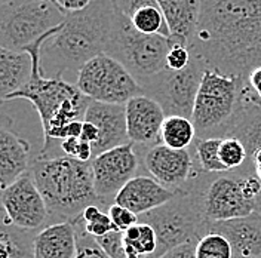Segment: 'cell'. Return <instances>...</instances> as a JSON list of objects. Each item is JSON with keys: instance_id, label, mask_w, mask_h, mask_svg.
<instances>
[{"instance_id": "6da1fadb", "label": "cell", "mask_w": 261, "mask_h": 258, "mask_svg": "<svg viewBox=\"0 0 261 258\" xmlns=\"http://www.w3.org/2000/svg\"><path fill=\"white\" fill-rule=\"evenodd\" d=\"M189 49L205 70L246 81L261 67V0H202Z\"/></svg>"}, {"instance_id": "7a4b0ae2", "label": "cell", "mask_w": 261, "mask_h": 258, "mask_svg": "<svg viewBox=\"0 0 261 258\" xmlns=\"http://www.w3.org/2000/svg\"><path fill=\"white\" fill-rule=\"evenodd\" d=\"M114 0H92L88 8L67 14L61 30L42 49L40 65L46 78L64 79V73H77L101 54H106L116 22Z\"/></svg>"}, {"instance_id": "3957f363", "label": "cell", "mask_w": 261, "mask_h": 258, "mask_svg": "<svg viewBox=\"0 0 261 258\" xmlns=\"http://www.w3.org/2000/svg\"><path fill=\"white\" fill-rule=\"evenodd\" d=\"M55 34L54 30L37 39L22 50L29 52L33 60V74L30 82L18 92L8 97L11 99H27L39 113L43 128V147L64 140L65 129L76 120H83L91 99L83 95L81 89L60 78H46L42 71V49Z\"/></svg>"}, {"instance_id": "277c9868", "label": "cell", "mask_w": 261, "mask_h": 258, "mask_svg": "<svg viewBox=\"0 0 261 258\" xmlns=\"http://www.w3.org/2000/svg\"><path fill=\"white\" fill-rule=\"evenodd\" d=\"M30 174L48 207V226L73 223L89 205L98 203L92 161L67 156L33 159ZM99 205V203H98Z\"/></svg>"}, {"instance_id": "5b68a950", "label": "cell", "mask_w": 261, "mask_h": 258, "mask_svg": "<svg viewBox=\"0 0 261 258\" xmlns=\"http://www.w3.org/2000/svg\"><path fill=\"white\" fill-rule=\"evenodd\" d=\"M189 183L200 196L202 208L210 223L228 221L255 212L261 179L252 165L220 174L197 171Z\"/></svg>"}, {"instance_id": "8992f818", "label": "cell", "mask_w": 261, "mask_h": 258, "mask_svg": "<svg viewBox=\"0 0 261 258\" xmlns=\"http://www.w3.org/2000/svg\"><path fill=\"white\" fill-rule=\"evenodd\" d=\"M140 221L154 228L158 235V258L182 243H197L210 233L211 223L206 220L200 196L189 183L162 207L140 215Z\"/></svg>"}, {"instance_id": "52a82bcc", "label": "cell", "mask_w": 261, "mask_h": 258, "mask_svg": "<svg viewBox=\"0 0 261 258\" xmlns=\"http://www.w3.org/2000/svg\"><path fill=\"white\" fill-rule=\"evenodd\" d=\"M169 49V39L159 34L138 32L129 18L117 8L116 22L106 54L125 65L138 83L146 82L166 68Z\"/></svg>"}, {"instance_id": "ba28073f", "label": "cell", "mask_w": 261, "mask_h": 258, "mask_svg": "<svg viewBox=\"0 0 261 258\" xmlns=\"http://www.w3.org/2000/svg\"><path fill=\"white\" fill-rule=\"evenodd\" d=\"M244 82L205 70L196 95L192 122L196 138H224L241 109Z\"/></svg>"}, {"instance_id": "9c48e42d", "label": "cell", "mask_w": 261, "mask_h": 258, "mask_svg": "<svg viewBox=\"0 0 261 258\" xmlns=\"http://www.w3.org/2000/svg\"><path fill=\"white\" fill-rule=\"evenodd\" d=\"M55 0H2V48L22 50L65 21Z\"/></svg>"}, {"instance_id": "30bf717a", "label": "cell", "mask_w": 261, "mask_h": 258, "mask_svg": "<svg viewBox=\"0 0 261 258\" xmlns=\"http://www.w3.org/2000/svg\"><path fill=\"white\" fill-rule=\"evenodd\" d=\"M91 101L125 106L129 99L143 95L135 78L113 57L101 54L81 68L74 83Z\"/></svg>"}, {"instance_id": "8fae6325", "label": "cell", "mask_w": 261, "mask_h": 258, "mask_svg": "<svg viewBox=\"0 0 261 258\" xmlns=\"http://www.w3.org/2000/svg\"><path fill=\"white\" fill-rule=\"evenodd\" d=\"M203 73L205 67L193 58L186 68H165L153 78L140 83V86L143 89V95L159 102L166 116H182L192 119Z\"/></svg>"}, {"instance_id": "7c38bea8", "label": "cell", "mask_w": 261, "mask_h": 258, "mask_svg": "<svg viewBox=\"0 0 261 258\" xmlns=\"http://www.w3.org/2000/svg\"><path fill=\"white\" fill-rule=\"evenodd\" d=\"M140 165L143 163L138 148L132 143L112 148L92 159L95 194L104 210H109L119 192L137 177Z\"/></svg>"}, {"instance_id": "4fadbf2b", "label": "cell", "mask_w": 261, "mask_h": 258, "mask_svg": "<svg viewBox=\"0 0 261 258\" xmlns=\"http://www.w3.org/2000/svg\"><path fill=\"white\" fill-rule=\"evenodd\" d=\"M3 220L12 226L40 231L48 227V207L30 171L2 192Z\"/></svg>"}, {"instance_id": "5bb4252c", "label": "cell", "mask_w": 261, "mask_h": 258, "mask_svg": "<svg viewBox=\"0 0 261 258\" xmlns=\"http://www.w3.org/2000/svg\"><path fill=\"white\" fill-rule=\"evenodd\" d=\"M141 163L150 177L175 193L184 189L199 171L196 166L193 150H178L165 144L144 148Z\"/></svg>"}, {"instance_id": "9a60e30c", "label": "cell", "mask_w": 261, "mask_h": 258, "mask_svg": "<svg viewBox=\"0 0 261 258\" xmlns=\"http://www.w3.org/2000/svg\"><path fill=\"white\" fill-rule=\"evenodd\" d=\"M129 141L138 148H148L161 143V131L166 119L163 109L147 95L129 99L125 104Z\"/></svg>"}, {"instance_id": "2e32d148", "label": "cell", "mask_w": 261, "mask_h": 258, "mask_svg": "<svg viewBox=\"0 0 261 258\" xmlns=\"http://www.w3.org/2000/svg\"><path fill=\"white\" fill-rule=\"evenodd\" d=\"M83 120L94 123L99 131L97 143L92 145L94 158L112 148L130 143L126 128L125 106L91 101Z\"/></svg>"}, {"instance_id": "e0dca14e", "label": "cell", "mask_w": 261, "mask_h": 258, "mask_svg": "<svg viewBox=\"0 0 261 258\" xmlns=\"http://www.w3.org/2000/svg\"><path fill=\"white\" fill-rule=\"evenodd\" d=\"M30 144L12 129L6 114L2 119L0 129V184L6 189L18 178L25 175L32 166Z\"/></svg>"}, {"instance_id": "ac0fdd59", "label": "cell", "mask_w": 261, "mask_h": 258, "mask_svg": "<svg viewBox=\"0 0 261 258\" xmlns=\"http://www.w3.org/2000/svg\"><path fill=\"white\" fill-rule=\"evenodd\" d=\"M210 231L220 233L227 239L233 258H261V217L257 212L228 221L211 223Z\"/></svg>"}, {"instance_id": "d6986e66", "label": "cell", "mask_w": 261, "mask_h": 258, "mask_svg": "<svg viewBox=\"0 0 261 258\" xmlns=\"http://www.w3.org/2000/svg\"><path fill=\"white\" fill-rule=\"evenodd\" d=\"M175 196V192L166 189L154 178L137 175L119 192L114 203L130 210L138 217L162 207Z\"/></svg>"}, {"instance_id": "ffe728a7", "label": "cell", "mask_w": 261, "mask_h": 258, "mask_svg": "<svg viewBox=\"0 0 261 258\" xmlns=\"http://www.w3.org/2000/svg\"><path fill=\"white\" fill-rule=\"evenodd\" d=\"M158 3L171 32L169 39L189 45L199 24L202 0H158Z\"/></svg>"}, {"instance_id": "44dd1931", "label": "cell", "mask_w": 261, "mask_h": 258, "mask_svg": "<svg viewBox=\"0 0 261 258\" xmlns=\"http://www.w3.org/2000/svg\"><path fill=\"white\" fill-rule=\"evenodd\" d=\"M76 252L77 238L73 223L50 224L34 239V258H74Z\"/></svg>"}, {"instance_id": "7402d4cb", "label": "cell", "mask_w": 261, "mask_h": 258, "mask_svg": "<svg viewBox=\"0 0 261 258\" xmlns=\"http://www.w3.org/2000/svg\"><path fill=\"white\" fill-rule=\"evenodd\" d=\"M32 74L33 60L29 52L0 48V98L3 101L24 88Z\"/></svg>"}, {"instance_id": "603a6c76", "label": "cell", "mask_w": 261, "mask_h": 258, "mask_svg": "<svg viewBox=\"0 0 261 258\" xmlns=\"http://www.w3.org/2000/svg\"><path fill=\"white\" fill-rule=\"evenodd\" d=\"M39 231H29L3 220L2 258H34V239Z\"/></svg>"}, {"instance_id": "cb8c5ba5", "label": "cell", "mask_w": 261, "mask_h": 258, "mask_svg": "<svg viewBox=\"0 0 261 258\" xmlns=\"http://www.w3.org/2000/svg\"><path fill=\"white\" fill-rule=\"evenodd\" d=\"M123 246L128 258H153L158 251V235L150 224L140 221L123 231Z\"/></svg>"}, {"instance_id": "d4e9b609", "label": "cell", "mask_w": 261, "mask_h": 258, "mask_svg": "<svg viewBox=\"0 0 261 258\" xmlns=\"http://www.w3.org/2000/svg\"><path fill=\"white\" fill-rule=\"evenodd\" d=\"M196 128L189 117L166 116L161 131V143L171 148L184 150L195 144Z\"/></svg>"}, {"instance_id": "484cf974", "label": "cell", "mask_w": 261, "mask_h": 258, "mask_svg": "<svg viewBox=\"0 0 261 258\" xmlns=\"http://www.w3.org/2000/svg\"><path fill=\"white\" fill-rule=\"evenodd\" d=\"M221 138H196L193 147L196 166L202 172L220 174L228 172L220 159Z\"/></svg>"}, {"instance_id": "4316f807", "label": "cell", "mask_w": 261, "mask_h": 258, "mask_svg": "<svg viewBox=\"0 0 261 258\" xmlns=\"http://www.w3.org/2000/svg\"><path fill=\"white\" fill-rule=\"evenodd\" d=\"M220 159H221L227 171H238V169L244 168L245 165H252L249 162L248 150H246L244 143L238 138H233V137L221 138Z\"/></svg>"}, {"instance_id": "83f0119b", "label": "cell", "mask_w": 261, "mask_h": 258, "mask_svg": "<svg viewBox=\"0 0 261 258\" xmlns=\"http://www.w3.org/2000/svg\"><path fill=\"white\" fill-rule=\"evenodd\" d=\"M196 255L197 258H233V251L223 235L210 231L196 243Z\"/></svg>"}, {"instance_id": "f1b7e54d", "label": "cell", "mask_w": 261, "mask_h": 258, "mask_svg": "<svg viewBox=\"0 0 261 258\" xmlns=\"http://www.w3.org/2000/svg\"><path fill=\"white\" fill-rule=\"evenodd\" d=\"M76 227V238H77V252L74 258H110L109 254L98 245L95 238H92L83 226V221L79 217L73 221Z\"/></svg>"}, {"instance_id": "f546056e", "label": "cell", "mask_w": 261, "mask_h": 258, "mask_svg": "<svg viewBox=\"0 0 261 258\" xmlns=\"http://www.w3.org/2000/svg\"><path fill=\"white\" fill-rule=\"evenodd\" d=\"M61 156H67L81 162H91L94 159L92 144L83 141L82 138H65L60 143Z\"/></svg>"}, {"instance_id": "4dcf8cb0", "label": "cell", "mask_w": 261, "mask_h": 258, "mask_svg": "<svg viewBox=\"0 0 261 258\" xmlns=\"http://www.w3.org/2000/svg\"><path fill=\"white\" fill-rule=\"evenodd\" d=\"M171 40V49L166 57V68L169 70H182L192 63L193 55L189 49V45L175 39Z\"/></svg>"}, {"instance_id": "1f68e13d", "label": "cell", "mask_w": 261, "mask_h": 258, "mask_svg": "<svg viewBox=\"0 0 261 258\" xmlns=\"http://www.w3.org/2000/svg\"><path fill=\"white\" fill-rule=\"evenodd\" d=\"M107 214L119 231H126L128 228L140 223V217L137 214H134L130 210L122 207V205H117V203H113L107 210Z\"/></svg>"}, {"instance_id": "d6a6232c", "label": "cell", "mask_w": 261, "mask_h": 258, "mask_svg": "<svg viewBox=\"0 0 261 258\" xmlns=\"http://www.w3.org/2000/svg\"><path fill=\"white\" fill-rule=\"evenodd\" d=\"M82 221H83V220H82ZM83 226H85V230H86L92 238H95V239L102 238V236H107L109 233L117 230V228L114 227L112 218L109 217L107 211H101L97 217H94L91 221H86V223L83 221Z\"/></svg>"}, {"instance_id": "836d02e7", "label": "cell", "mask_w": 261, "mask_h": 258, "mask_svg": "<svg viewBox=\"0 0 261 258\" xmlns=\"http://www.w3.org/2000/svg\"><path fill=\"white\" fill-rule=\"evenodd\" d=\"M158 258H197V255H196V243L189 242L178 245V246L169 249L168 252H165L163 255Z\"/></svg>"}, {"instance_id": "e575fe53", "label": "cell", "mask_w": 261, "mask_h": 258, "mask_svg": "<svg viewBox=\"0 0 261 258\" xmlns=\"http://www.w3.org/2000/svg\"><path fill=\"white\" fill-rule=\"evenodd\" d=\"M245 83L252 89V92H254L261 101V67L254 68V70L249 73V76L246 78Z\"/></svg>"}, {"instance_id": "d590c367", "label": "cell", "mask_w": 261, "mask_h": 258, "mask_svg": "<svg viewBox=\"0 0 261 258\" xmlns=\"http://www.w3.org/2000/svg\"><path fill=\"white\" fill-rule=\"evenodd\" d=\"M98 135H99V131L98 128L94 125V123H91V122H86V120H83V128H82V135L81 138L83 141H86V143H89V144H95L98 140Z\"/></svg>"}, {"instance_id": "8d00e7d4", "label": "cell", "mask_w": 261, "mask_h": 258, "mask_svg": "<svg viewBox=\"0 0 261 258\" xmlns=\"http://www.w3.org/2000/svg\"><path fill=\"white\" fill-rule=\"evenodd\" d=\"M252 165H254V171H255V174H257L258 178L261 179V147L258 148V151L255 153L254 159H252Z\"/></svg>"}, {"instance_id": "74e56055", "label": "cell", "mask_w": 261, "mask_h": 258, "mask_svg": "<svg viewBox=\"0 0 261 258\" xmlns=\"http://www.w3.org/2000/svg\"><path fill=\"white\" fill-rule=\"evenodd\" d=\"M255 212L261 217V192L260 194L257 196V199H255Z\"/></svg>"}]
</instances>
